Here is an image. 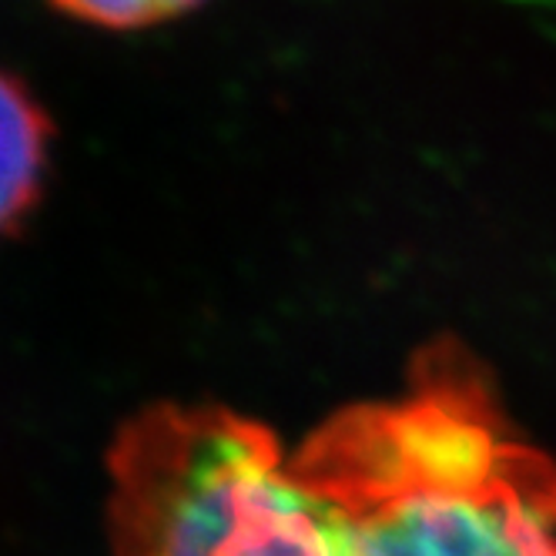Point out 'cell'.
Returning a JSON list of instances; mask_svg holds the SVG:
<instances>
[{"label":"cell","mask_w":556,"mask_h":556,"mask_svg":"<svg viewBox=\"0 0 556 556\" xmlns=\"http://www.w3.org/2000/svg\"><path fill=\"white\" fill-rule=\"evenodd\" d=\"M292 472L332 556H556V466L443 349L403 400L332 416Z\"/></svg>","instance_id":"6da1fadb"},{"label":"cell","mask_w":556,"mask_h":556,"mask_svg":"<svg viewBox=\"0 0 556 556\" xmlns=\"http://www.w3.org/2000/svg\"><path fill=\"white\" fill-rule=\"evenodd\" d=\"M111 556H332L275 435L222 406L157 403L108 446Z\"/></svg>","instance_id":"7a4b0ae2"},{"label":"cell","mask_w":556,"mask_h":556,"mask_svg":"<svg viewBox=\"0 0 556 556\" xmlns=\"http://www.w3.org/2000/svg\"><path fill=\"white\" fill-rule=\"evenodd\" d=\"M54 125L17 74L0 67V242L21 231L45 202Z\"/></svg>","instance_id":"3957f363"},{"label":"cell","mask_w":556,"mask_h":556,"mask_svg":"<svg viewBox=\"0 0 556 556\" xmlns=\"http://www.w3.org/2000/svg\"><path fill=\"white\" fill-rule=\"evenodd\" d=\"M64 17L101 30H144L194 11L202 0H48Z\"/></svg>","instance_id":"277c9868"}]
</instances>
